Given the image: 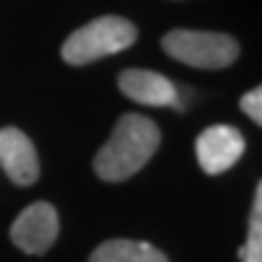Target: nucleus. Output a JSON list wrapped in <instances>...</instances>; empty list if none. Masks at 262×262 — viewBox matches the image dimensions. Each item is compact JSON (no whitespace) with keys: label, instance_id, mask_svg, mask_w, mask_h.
I'll return each instance as SVG.
<instances>
[{"label":"nucleus","instance_id":"10","mask_svg":"<svg viewBox=\"0 0 262 262\" xmlns=\"http://www.w3.org/2000/svg\"><path fill=\"white\" fill-rule=\"evenodd\" d=\"M241 110L259 126L262 123V89H252L241 97Z\"/></svg>","mask_w":262,"mask_h":262},{"label":"nucleus","instance_id":"7","mask_svg":"<svg viewBox=\"0 0 262 262\" xmlns=\"http://www.w3.org/2000/svg\"><path fill=\"white\" fill-rule=\"evenodd\" d=\"M0 166L8 174V180L21 187L32 185L40 177V163H38L35 145L16 126L0 128Z\"/></svg>","mask_w":262,"mask_h":262},{"label":"nucleus","instance_id":"4","mask_svg":"<svg viewBox=\"0 0 262 262\" xmlns=\"http://www.w3.org/2000/svg\"><path fill=\"white\" fill-rule=\"evenodd\" d=\"M59 235V214L49 201L30 204L11 225V241L25 254H46Z\"/></svg>","mask_w":262,"mask_h":262},{"label":"nucleus","instance_id":"6","mask_svg":"<svg viewBox=\"0 0 262 262\" xmlns=\"http://www.w3.org/2000/svg\"><path fill=\"white\" fill-rule=\"evenodd\" d=\"M118 89L123 91V97L131 102L147 104V107H174V110H185V102L180 97L177 86L161 73L152 70H123L118 75Z\"/></svg>","mask_w":262,"mask_h":262},{"label":"nucleus","instance_id":"5","mask_svg":"<svg viewBox=\"0 0 262 262\" xmlns=\"http://www.w3.org/2000/svg\"><path fill=\"white\" fill-rule=\"evenodd\" d=\"M246 150V139L235 126L228 123H217L209 126L198 134L195 139V156L198 163L206 174H222L230 166H235V161L244 156Z\"/></svg>","mask_w":262,"mask_h":262},{"label":"nucleus","instance_id":"9","mask_svg":"<svg viewBox=\"0 0 262 262\" xmlns=\"http://www.w3.org/2000/svg\"><path fill=\"white\" fill-rule=\"evenodd\" d=\"M241 257H244V262H262V185H257V190H254L249 238H246V246L241 249Z\"/></svg>","mask_w":262,"mask_h":262},{"label":"nucleus","instance_id":"3","mask_svg":"<svg viewBox=\"0 0 262 262\" xmlns=\"http://www.w3.org/2000/svg\"><path fill=\"white\" fill-rule=\"evenodd\" d=\"M161 49L171 59L198 70H222L238 59V43L225 32L171 30L161 38Z\"/></svg>","mask_w":262,"mask_h":262},{"label":"nucleus","instance_id":"2","mask_svg":"<svg viewBox=\"0 0 262 262\" xmlns=\"http://www.w3.org/2000/svg\"><path fill=\"white\" fill-rule=\"evenodd\" d=\"M137 40L134 21L123 16H99L75 30L62 43V59L73 67L91 64L102 56H113L126 51Z\"/></svg>","mask_w":262,"mask_h":262},{"label":"nucleus","instance_id":"1","mask_svg":"<svg viewBox=\"0 0 262 262\" xmlns=\"http://www.w3.org/2000/svg\"><path fill=\"white\" fill-rule=\"evenodd\" d=\"M161 145V128L145 115L126 113L118 118L110 139L94 156V171L104 182H123L134 177L156 156Z\"/></svg>","mask_w":262,"mask_h":262},{"label":"nucleus","instance_id":"8","mask_svg":"<svg viewBox=\"0 0 262 262\" xmlns=\"http://www.w3.org/2000/svg\"><path fill=\"white\" fill-rule=\"evenodd\" d=\"M89 262H169L161 249L150 246L145 241H128V238H115L104 241L94 249Z\"/></svg>","mask_w":262,"mask_h":262}]
</instances>
